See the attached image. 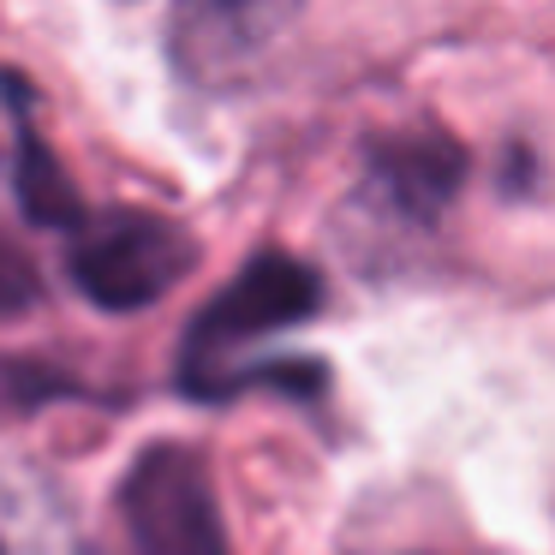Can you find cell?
<instances>
[{
    "label": "cell",
    "instance_id": "6da1fadb",
    "mask_svg": "<svg viewBox=\"0 0 555 555\" xmlns=\"http://www.w3.org/2000/svg\"><path fill=\"white\" fill-rule=\"evenodd\" d=\"M0 555H96L73 502L13 454H0Z\"/></svg>",
    "mask_w": 555,
    "mask_h": 555
},
{
    "label": "cell",
    "instance_id": "7a4b0ae2",
    "mask_svg": "<svg viewBox=\"0 0 555 555\" xmlns=\"http://www.w3.org/2000/svg\"><path fill=\"white\" fill-rule=\"evenodd\" d=\"M168 245H173V233L150 228V221H126L120 240H114V233L90 240V251H85V281L102 293V299H120V305L150 299V293H156L162 281H150L144 269H138V257L162 263V251H168ZM173 251H180V245H173Z\"/></svg>",
    "mask_w": 555,
    "mask_h": 555
}]
</instances>
